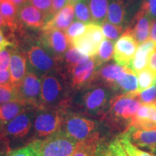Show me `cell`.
<instances>
[{
    "label": "cell",
    "instance_id": "obj_1",
    "mask_svg": "<svg viewBox=\"0 0 156 156\" xmlns=\"http://www.w3.org/2000/svg\"><path fill=\"white\" fill-rule=\"evenodd\" d=\"M141 105L136 96V91L116 95L102 119L114 129H122L124 132L131 125Z\"/></svg>",
    "mask_w": 156,
    "mask_h": 156
},
{
    "label": "cell",
    "instance_id": "obj_2",
    "mask_svg": "<svg viewBox=\"0 0 156 156\" xmlns=\"http://www.w3.org/2000/svg\"><path fill=\"white\" fill-rule=\"evenodd\" d=\"M116 95L113 90L101 83H93L85 87L78 100V105L85 114L103 119Z\"/></svg>",
    "mask_w": 156,
    "mask_h": 156
},
{
    "label": "cell",
    "instance_id": "obj_3",
    "mask_svg": "<svg viewBox=\"0 0 156 156\" xmlns=\"http://www.w3.org/2000/svg\"><path fill=\"white\" fill-rule=\"evenodd\" d=\"M41 108H67L69 103L67 83L58 70L50 72L41 79Z\"/></svg>",
    "mask_w": 156,
    "mask_h": 156
},
{
    "label": "cell",
    "instance_id": "obj_4",
    "mask_svg": "<svg viewBox=\"0 0 156 156\" xmlns=\"http://www.w3.org/2000/svg\"><path fill=\"white\" fill-rule=\"evenodd\" d=\"M98 128L96 121L65 109L61 129L78 142L99 140Z\"/></svg>",
    "mask_w": 156,
    "mask_h": 156
},
{
    "label": "cell",
    "instance_id": "obj_5",
    "mask_svg": "<svg viewBox=\"0 0 156 156\" xmlns=\"http://www.w3.org/2000/svg\"><path fill=\"white\" fill-rule=\"evenodd\" d=\"M65 109L53 108L37 109L34 121L35 135L38 138L47 137L61 129Z\"/></svg>",
    "mask_w": 156,
    "mask_h": 156
},
{
    "label": "cell",
    "instance_id": "obj_6",
    "mask_svg": "<svg viewBox=\"0 0 156 156\" xmlns=\"http://www.w3.org/2000/svg\"><path fill=\"white\" fill-rule=\"evenodd\" d=\"M77 144V140L60 129L42 140L41 156H72Z\"/></svg>",
    "mask_w": 156,
    "mask_h": 156
},
{
    "label": "cell",
    "instance_id": "obj_7",
    "mask_svg": "<svg viewBox=\"0 0 156 156\" xmlns=\"http://www.w3.org/2000/svg\"><path fill=\"white\" fill-rule=\"evenodd\" d=\"M105 38L101 25L93 22L87 23L85 31L74 38L70 44L81 54L93 57L97 54Z\"/></svg>",
    "mask_w": 156,
    "mask_h": 156
},
{
    "label": "cell",
    "instance_id": "obj_8",
    "mask_svg": "<svg viewBox=\"0 0 156 156\" xmlns=\"http://www.w3.org/2000/svg\"><path fill=\"white\" fill-rule=\"evenodd\" d=\"M16 88L19 101L36 109L41 108V79L36 73L28 71Z\"/></svg>",
    "mask_w": 156,
    "mask_h": 156
},
{
    "label": "cell",
    "instance_id": "obj_9",
    "mask_svg": "<svg viewBox=\"0 0 156 156\" xmlns=\"http://www.w3.org/2000/svg\"><path fill=\"white\" fill-rule=\"evenodd\" d=\"M27 58L31 71L41 77L50 72L58 70L60 62L41 45L31 46L27 53Z\"/></svg>",
    "mask_w": 156,
    "mask_h": 156
},
{
    "label": "cell",
    "instance_id": "obj_10",
    "mask_svg": "<svg viewBox=\"0 0 156 156\" xmlns=\"http://www.w3.org/2000/svg\"><path fill=\"white\" fill-rule=\"evenodd\" d=\"M42 31L40 45L58 61H61L67 51L71 47L65 32L56 29H48Z\"/></svg>",
    "mask_w": 156,
    "mask_h": 156
},
{
    "label": "cell",
    "instance_id": "obj_11",
    "mask_svg": "<svg viewBox=\"0 0 156 156\" xmlns=\"http://www.w3.org/2000/svg\"><path fill=\"white\" fill-rule=\"evenodd\" d=\"M138 46L129 28H126L114 44V58L116 64L129 67L135 55Z\"/></svg>",
    "mask_w": 156,
    "mask_h": 156
},
{
    "label": "cell",
    "instance_id": "obj_12",
    "mask_svg": "<svg viewBox=\"0 0 156 156\" xmlns=\"http://www.w3.org/2000/svg\"><path fill=\"white\" fill-rule=\"evenodd\" d=\"M36 110V108L32 107L27 108L6 124L4 128L5 137L22 139L28 135L34 124Z\"/></svg>",
    "mask_w": 156,
    "mask_h": 156
},
{
    "label": "cell",
    "instance_id": "obj_13",
    "mask_svg": "<svg viewBox=\"0 0 156 156\" xmlns=\"http://www.w3.org/2000/svg\"><path fill=\"white\" fill-rule=\"evenodd\" d=\"M98 68L94 57H89L85 62L75 66L68 73L71 75L72 87L79 90L91 85Z\"/></svg>",
    "mask_w": 156,
    "mask_h": 156
},
{
    "label": "cell",
    "instance_id": "obj_14",
    "mask_svg": "<svg viewBox=\"0 0 156 156\" xmlns=\"http://www.w3.org/2000/svg\"><path fill=\"white\" fill-rule=\"evenodd\" d=\"M128 69V67H123L116 63L104 64L98 69L93 83L103 84L114 90L117 82Z\"/></svg>",
    "mask_w": 156,
    "mask_h": 156
},
{
    "label": "cell",
    "instance_id": "obj_15",
    "mask_svg": "<svg viewBox=\"0 0 156 156\" xmlns=\"http://www.w3.org/2000/svg\"><path fill=\"white\" fill-rule=\"evenodd\" d=\"M130 126L140 130L156 129V106L155 103H142Z\"/></svg>",
    "mask_w": 156,
    "mask_h": 156
},
{
    "label": "cell",
    "instance_id": "obj_16",
    "mask_svg": "<svg viewBox=\"0 0 156 156\" xmlns=\"http://www.w3.org/2000/svg\"><path fill=\"white\" fill-rule=\"evenodd\" d=\"M18 18L29 28L42 29L51 17L36 7L26 3L18 9Z\"/></svg>",
    "mask_w": 156,
    "mask_h": 156
},
{
    "label": "cell",
    "instance_id": "obj_17",
    "mask_svg": "<svg viewBox=\"0 0 156 156\" xmlns=\"http://www.w3.org/2000/svg\"><path fill=\"white\" fill-rule=\"evenodd\" d=\"M153 20L140 8L134 18L133 26L130 27L132 34L138 44H141L150 38V33Z\"/></svg>",
    "mask_w": 156,
    "mask_h": 156
},
{
    "label": "cell",
    "instance_id": "obj_18",
    "mask_svg": "<svg viewBox=\"0 0 156 156\" xmlns=\"http://www.w3.org/2000/svg\"><path fill=\"white\" fill-rule=\"evenodd\" d=\"M155 48L156 44L150 38L140 44L128 68L132 69L135 75H137L142 69L148 67L150 57Z\"/></svg>",
    "mask_w": 156,
    "mask_h": 156
},
{
    "label": "cell",
    "instance_id": "obj_19",
    "mask_svg": "<svg viewBox=\"0 0 156 156\" xmlns=\"http://www.w3.org/2000/svg\"><path fill=\"white\" fill-rule=\"evenodd\" d=\"M75 18V8L74 6L67 4L64 8L54 15L45 23L41 30L56 29L65 31L73 22Z\"/></svg>",
    "mask_w": 156,
    "mask_h": 156
},
{
    "label": "cell",
    "instance_id": "obj_20",
    "mask_svg": "<svg viewBox=\"0 0 156 156\" xmlns=\"http://www.w3.org/2000/svg\"><path fill=\"white\" fill-rule=\"evenodd\" d=\"M27 55L23 52L13 50L11 56L9 72L11 75V83L15 87L18 86L27 73Z\"/></svg>",
    "mask_w": 156,
    "mask_h": 156
},
{
    "label": "cell",
    "instance_id": "obj_21",
    "mask_svg": "<svg viewBox=\"0 0 156 156\" xmlns=\"http://www.w3.org/2000/svg\"><path fill=\"white\" fill-rule=\"evenodd\" d=\"M126 131L129 134L130 140L137 147L156 153V129L140 130L129 126Z\"/></svg>",
    "mask_w": 156,
    "mask_h": 156
},
{
    "label": "cell",
    "instance_id": "obj_22",
    "mask_svg": "<svg viewBox=\"0 0 156 156\" xmlns=\"http://www.w3.org/2000/svg\"><path fill=\"white\" fill-rule=\"evenodd\" d=\"M128 4L124 0H111L106 20L113 24L124 27L128 22Z\"/></svg>",
    "mask_w": 156,
    "mask_h": 156
},
{
    "label": "cell",
    "instance_id": "obj_23",
    "mask_svg": "<svg viewBox=\"0 0 156 156\" xmlns=\"http://www.w3.org/2000/svg\"><path fill=\"white\" fill-rule=\"evenodd\" d=\"M28 108L30 106L17 101L4 103L0 105V119L5 124H7Z\"/></svg>",
    "mask_w": 156,
    "mask_h": 156
},
{
    "label": "cell",
    "instance_id": "obj_24",
    "mask_svg": "<svg viewBox=\"0 0 156 156\" xmlns=\"http://www.w3.org/2000/svg\"><path fill=\"white\" fill-rule=\"evenodd\" d=\"M137 88L138 83L136 75L129 68L127 71L117 82L114 91L116 95H119L129 92H134L137 90Z\"/></svg>",
    "mask_w": 156,
    "mask_h": 156
},
{
    "label": "cell",
    "instance_id": "obj_25",
    "mask_svg": "<svg viewBox=\"0 0 156 156\" xmlns=\"http://www.w3.org/2000/svg\"><path fill=\"white\" fill-rule=\"evenodd\" d=\"M0 12L7 26L12 30L16 28L18 8L12 0H0Z\"/></svg>",
    "mask_w": 156,
    "mask_h": 156
},
{
    "label": "cell",
    "instance_id": "obj_26",
    "mask_svg": "<svg viewBox=\"0 0 156 156\" xmlns=\"http://www.w3.org/2000/svg\"><path fill=\"white\" fill-rule=\"evenodd\" d=\"M93 22L101 25L106 20L108 0H88Z\"/></svg>",
    "mask_w": 156,
    "mask_h": 156
},
{
    "label": "cell",
    "instance_id": "obj_27",
    "mask_svg": "<svg viewBox=\"0 0 156 156\" xmlns=\"http://www.w3.org/2000/svg\"><path fill=\"white\" fill-rule=\"evenodd\" d=\"M114 42L108 38H105L101 44L97 54L93 56L99 67L112 59L114 56Z\"/></svg>",
    "mask_w": 156,
    "mask_h": 156
},
{
    "label": "cell",
    "instance_id": "obj_28",
    "mask_svg": "<svg viewBox=\"0 0 156 156\" xmlns=\"http://www.w3.org/2000/svg\"><path fill=\"white\" fill-rule=\"evenodd\" d=\"M119 138L129 156H156L155 154L142 151L134 145L130 140L129 134L126 130L121 134Z\"/></svg>",
    "mask_w": 156,
    "mask_h": 156
},
{
    "label": "cell",
    "instance_id": "obj_29",
    "mask_svg": "<svg viewBox=\"0 0 156 156\" xmlns=\"http://www.w3.org/2000/svg\"><path fill=\"white\" fill-rule=\"evenodd\" d=\"M137 76V91L146 90L155 85L156 80V71L148 66L136 75Z\"/></svg>",
    "mask_w": 156,
    "mask_h": 156
},
{
    "label": "cell",
    "instance_id": "obj_30",
    "mask_svg": "<svg viewBox=\"0 0 156 156\" xmlns=\"http://www.w3.org/2000/svg\"><path fill=\"white\" fill-rule=\"evenodd\" d=\"M89 57L90 56L81 54L76 48L71 46L67 51L63 58L64 62H65L67 73H69L70 70L73 69L77 64L86 61Z\"/></svg>",
    "mask_w": 156,
    "mask_h": 156
},
{
    "label": "cell",
    "instance_id": "obj_31",
    "mask_svg": "<svg viewBox=\"0 0 156 156\" xmlns=\"http://www.w3.org/2000/svg\"><path fill=\"white\" fill-rule=\"evenodd\" d=\"M74 8L76 20L80 21L86 24L93 23L88 0H80L74 5Z\"/></svg>",
    "mask_w": 156,
    "mask_h": 156
},
{
    "label": "cell",
    "instance_id": "obj_32",
    "mask_svg": "<svg viewBox=\"0 0 156 156\" xmlns=\"http://www.w3.org/2000/svg\"><path fill=\"white\" fill-rule=\"evenodd\" d=\"M42 140H36L24 147L9 152L8 156H41Z\"/></svg>",
    "mask_w": 156,
    "mask_h": 156
},
{
    "label": "cell",
    "instance_id": "obj_33",
    "mask_svg": "<svg viewBox=\"0 0 156 156\" xmlns=\"http://www.w3.org/2000/svg\"><path fill=\"white\" fill-rule=\"evenodd\" d=\"M99 140H87L78 142L72 156H95V147Z\"/></svg>",
    "mask_w": 156,
    "mask_h": 156
},
{
    "label": "cell",
    "instance_id": "obj_34",
    "mask_svg": "<svg viewBox=\"0 0 156 156\" xmlns=\"http://www.w3.org/2000/svg\"><path fill=\"white\" fill-rule=\"evenodd\" d=\"M101 25L105 37L114 42L118 40V38L122 36L123 30H124L123 26L113 24L108 22L107 20Z\"/></svg>",
    "mask_w": 156,
    "mask_h": 156
},
{
    "label": "cell",
    "instance_id": "obj_35",
    "mask_svg": "<svg viewBox=\"0 0 156 156\" xmlns=\"http://www.w3.org/2000/svg\"><path fill=\"white\" fill-rule=\"evenodd\" d=\"M18 101L17 88L12 83L0 85V105Z\"/></svg>",
    "mask_w": 156,
    "mask_h": 156
},
{
    "label": "cell",
    "instance_id": "obj_36",
    "mask_svg": "<svg viewBox=\"0 0 156 156\" xmlns=\"http://www.w3.org/2000/svg\"><path fill=\"white\" fill-rule=\"evenodd\" d=\"M86 23L76 20L75 22H73V23L68 27V28L64 32L67 35L70 43L74 38L83 34L86 28Z\"/></svg>",
    "mask_w": 156,
    "mask_h": 156
},
{
    "label": "cell",
    "instance_id": "obj_37",
    "mask_svg": "<svg viewBox=\"0 0 156 156\" xmlns=\"http://www.w3.org/2000/svg\"><path fill=\"white\" fill-rule=\"evenodd\" d=\"M136 96L141 103H154L156 101V85L142 91H136Z\"/></svg>",
    "mask_w": 156,
    "mask_h": 156
},
{
    "label": "cell",
    "instance_id": "obj_38",
    "mask_svg": "<svg viewBox=\"0 0 156 156\" xmlns=\"http://www.w3.org/2000/svg\"><path fill=\"white\" fill-rule=\"evenodd\" d=\"M108 149L112 156H129L119 136L108 143Z\"/></svg>",
    "mask_w": 156,
    "mask_h": 156
},
{
    "label": "cell",
    "instance_id": "obj_39",
    "mask_svg": "<svg viewBox=\"0 0 156 156\" xmlns=\"http://www.w3.org/2000/svg\"><path fill=\"white\" fill-rule=\"evenodd\" d=\"M14 46H9L0 51V70H7L9 67Z\"/></svg>",
    "mask_w": 156,
    "mask_h": 156
},
{
    "label": "cell",
    "instance_id": "obj_40",
    "mask_svg": "<svg viewBox=\"0 0 156 156\" xmlns=\"http://www.w3.org/2000/svg\"><path fill=\"white\" fill-rule=\"evenodd\" d=\"M28 3L48 15L50 17H52V0H28Z\"/></svg>",
    "mask_w": 156,
    "mask_h": 156
},
{
    "label": "cell",
    "instance_id": "obj_41",
    "mask_svg": "<svg viewBox=\"0 0 156 156\" xmlns=\"http://www.w3.org/2000/svg\"><path fill=\"white\" fill-rule=\"evenodd\" d=\"M140 8L153 20L156 19V0H143Z\"/></svg>",
    "mask_w": 156,
    "mask_h": 156
},
{
    "label": "cell",
    "instance_id": "obj_42",
    "mask_svg": "<svg viewBox=\"0 0 156 156\" xmlns=\"http://www.w3.org/2000/svg\"><path fill=\"white\" fill-rule=\"evenodd\" d=\"M95 156H112L108 149V143L99 140L95 147Z\"/></svg>",
    "mask_w": 156,
    "mask_h": 156
},
{
    "label": "cell",
    "instance_id": "obj_43",
    "mask_svg": "<svg viewBox=\"0 0 156 156\" xmlns=\"http://www.w3.org/2000/svg\"><path fill=\"white\" fill-rule=\"evenodd\" d=\"M10 151L8 138L3 137L0 139V156H8Z\"/></svg>",
    "mask_w": 156,
    "mask_h": 156
},
{
    "label": "cell",
    "instance_id": "obj_44",
    "mask_svg": "<svg viewBox=\"0 0 156 156\" xmlns=\"http://www.w3.org/2000/svg\"><path fill=\"white\" fill-rule=\"evenodd\" d=\"M68 4V0H52L51 15L53 16L56 12L61 10Z\"/></svg>",
    "mask_w": 156,
    "mask_h": 156
},
{
    "label": "cell",
    "instance_id": "obj_45",
    "mask_svg": "<svg viewBox=\"0 0 156 156\" xmlns=\"http://www.w3.org/2000/svg\"><path fill=\"white\" fill-rule=\"evenodd\" d=\"M11 83L10 72L7 70H0V85Z\"/></svg>",
    "mask_w": 156,
    "mask_h": 156
},
{
    "label": "cell",
    "instance_id": "obj_46",
    "mask_svg": "<svg viewBox=\"0 0 156 156\" xmlns=\"http://www.w3.org/2000/svg\"><path fill=\"white\" fill-rule=\"evenodd\" d=\"M14 46V44L12 43L9 41L7 38H5V36H4L2 30L0 28V51L3 49L4 48L7 47V46Z\"/></svg>",
    "mask_w": 156,
    "mask_h": 156
},
{
    "label": "cell",
    "instance_id": "obj_47",
    "mask_svg": "<svg viewBox=\"0 0 156 156\" xmlns=\"http://www.w3.org/2000/svg\"><path fill=\"white\" fill-rule=\"evenodd\" d=\"M148 66L152 69L156 71V48L154 49V51L152 52L151 57L149 59V64Z\"/></svg>",
    "mask_w": 156,
    "mask_h": 156
},
{
    "label": "cell",
    "instance_id": "obj_48",
    "mask_svg": "<svg viewBox=\"0 0 156 156\" xmlns=\"http://www.w3.org/2000/svg\"><path fill=\"white\" fill-rule=\"evenodd\" d=\"M150 39L156 44V19L153 20V23H152L151 33H150Z\"/></svg>",
    "mask_w": 156,
    "mask_h": 156
},
{
    "label": "cell",
    "instance_id": "obj_49",
    "mask_svg": "<svg viewBox=\"0 0 156 156\" xmlns=\"http://www.w3.org/2000/svg\"><path fill=\"white\" fill-rule=\"evenodd\" d=\"M12 2L15 4L18 9L23 5H24L25 4L28 3V0H12Z\"/></svg>",
    "mask_w": 156,
    "mask_h": 156
},
{
    "label": "cell",
    "instance_id": "obj_50",
    "mask_svg": "<svg viewBox=\"0 0 156 156\" xmlns=\"http://www.w3.org/2000/svg\"><path fill=\"white\" fill-rule=\"evenodd\" d=\"M5 123L0 119V139L5 137V136H4V128H5Z\"/></svg>",
    "mask_w": 156,
    "mask_h": 156
},
{
    "label": "cell",
    "instance_id": "obj_51",
    "mask_svg": "<svg viewBox=\"0 0 156 156\" xmlns=\"http://www.w3.org/2000/svg\"><path fill=\"white\" fill-rule=\"evenodd\" d=\"M4 26H6V24L5 22V20H4L2 15L1 12H0V28Z\"/></svg>",
    "mask_w": 156,
    "mask_h": 156
},
{
    "label": "cell",
    "instance_id": "obj_52",
    "mask_svg": "<svg viewBox=\"0 0 156 156\" xmlns=\"http://www.w3.org/2000/svg\"><path fill=\"white\" fill-rule=\"evenodd\" d=\"M79 1H80V0H68V4H69V5H72L74 6L76 3H77Z\"/></svg>",
    "mask_w": 156,
    "mask_h": 156
},
{
    "label": "cell",
    "instance_id": "obj_53",
    "mask_svg": "<svg viewBox=\"0 0 156 156\" xmlns=\"http://www.w3.org/2000/svg\"><path fill=\"white\" fill-rule=\"evenodd\" d=\"M154 103H155V106H156V101H155V102H154Z\"/></svg>",
    "mask_w": 156,
    "mask_h": 156
},
{
    "label": "cell",
    "instance_id": "obj_54",
    "mask_svg": "<svg viewBox=\"0 0 156 156\" xmlns=\"http://www.w3.org/2000/svg\"><path fill=\"white\" fill-rule=\"evenodd\" d=\"M155 85H156V80H155Z\"/></svg>",
    "mask_w": 156,
    "mask_h": 156
},
{
    "label": "cell",
    "instance_id": "obj_55",
    "mask_svg": "<svg viewBox=\"0 0 156 156\" xmlns=\"http://www.w3.org/2000/svg\"></svg>",
    "mask_w": 156,
    "mask_h": 156
}]
</instances>
